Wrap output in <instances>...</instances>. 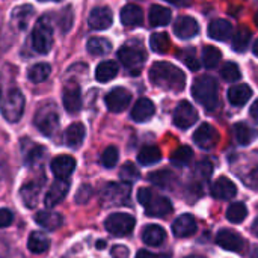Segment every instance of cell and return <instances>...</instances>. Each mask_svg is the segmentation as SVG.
<instances>
[{
	"instance_id": "obj_18",
	"label": "cell",
	"mask_w": 258,
	"mask_h": 258,
	"mask_svg": "<svg viewBox=\"0 0 258 258\" xmlns=\"http://www.w3.org/2000/svg\"><path fill=\"white\" fill-rule=\"evenodd\" d=\"M200 32V24L192 17H180L174 24V33L180 39H190Z\"/></svg>"
},
{
	"instance_id": "obj_17",
	"label": "cell",
	"mask_w": 258,
	"mask_h": 258,
	"mask_svg": "<svg viewBox=\"0 0 258 258\" xmlns=\"http://www.w3.org/2000/svg\"><path fill=\"white\" fill-rule=\"evenodd\" d=\"M51 172L54 174L56 178H62V180H68V177L74 172L76 169V159L68 156V154H62L57 156L51 160L50 163Z\"/></svg>"
},
{
	"instance_id": "obj_10",
	"label": "cell",
	"mask_w": 258,
	"mask_h": 258,
	"mask_svg": "<svg viewBox=\"0 0 258 258\" xmlns=\"http://www.w3.org/2000/svg\"><path fill=\"white\" fill-rule=\"evenodd\" d=\"M42 186H44V177L29 180L21 186V189H20L21 201L27 209H35L38 206V200H39Z\"/></svg>"
},
{
	"instance_id": "obj_37",
	"label": "cell",
	"mask_w": 258,
	"mask_h": 258,
	"mask_svg": "<svg viewBox=\"0 0 258 258\" xmlns=\"http://www.w3.org/2000/svg\"><path fill=\"white\" fill-rule=\"evenodd\" d=\"M88 51L94 56H103V54H107L112 48V44L110 41H107L106 38H91L88 41Z\"/></svg>"
},
{
	"instance_id": "obj_47",
	"label": "cell",
	"mask_w": 258,
	"mask_h": 258,
	"mask_svg": "<svg viewBox=\"0 0 258 258\" xmlns=\"http://www.w3.org/2000/svg\"><path fill=\"white\" fill-rule=\"evenodd\" d=\"M118 159H119V153H118V148L110 145L107 147L103 154H101V165L104 168H113L116 163H118Z\"/></svg>"
},
{
	"instance_id": "obj_21",
	"label": "cell",
	"mask_w": 258,
	"mask_h": 258,
	"mask_svg": "<svg viewBox=\"0 0 258 258\" xmlns=\"http://www.w3.org/2000/svg\"><path fill=\"white\" fill-rule=\"evenodd\" d=\"M156 113V106L148 98H139L132 109V119L136 122H147Z\"/></svg>"
},
{
	"instance_id": "obj_44",
	"label": "cell",
	"mask_w": 258,
	"mask_h": 258,
	"mask_svg": "<svg viewBox=\"0 0 258 258\" xmlns=\"http://www.w3.org/2000/svg\"><path fill=\"white\" fill-rule=\"evenodd\" d=\"M119 177L124 183H135L136 180H139V171L138 168L135 166V163L132 162H127L121 166L119 169Z\"/></svg>"
},
{
	"instance_id": "obj_54",
	"label": "cell",
	"mask_w": 258,
	"mask_h": 258,
	"mask_svg": "<svg viewBox=\"0 0 258 258\" xmlns=\"http://www.w3.org/2000/svg\"><path fill=\"white\" fill-rule=\"evenodd\" d=\"M136 258H159L156 254H153V252H150V251H147V249H142V251H139L138 254H136Z\"/></svg>"
},
{
	"instance_id": "obj_48",
	"label": "cell",
	"mask_w": 258,
	"mask_h": 258,
	"mask_svg": "<svg viewBox=\"0 0 258 258\" xmlns=\"http://www.w3.org/2000/svg\"><path fill=\"white\" fill-rule=\"evenodd\" d=\"M57 23L62 29V32H68L73 26V9L70 6L63 8L60 12H59V18H57Z\"/></svg>"
},
{
	"instance_id": "obj_28",
	"label": "cell",
	"mask_w": 258,
	"mask_h": 258,
	"mask_svg": "<svg viewBox=\"0 0 258 258\" xmlns=\"http://www.w3.org/2000/svg\"><path fill=\"white\" fill-rule=\"evenodd\" d=\"M32 17H33V8L30 5H23V6H18L12 11L11 21L18 30H24Z\"/></svg>"
},
{
	"instance_id": "obj_38",
	"label": "cell",
	"mask_w": 258,
	"mask_h": 258,
	"mask_svg": "<svg viewBox=\"0 0 258 258\" xmlns=\"http://www.w3.org/2000/svg\"><path fill=\"white\" fill-rule=\"evenodd\" d=\"M150 181L162 189H169L171 184L174 183V174L168 169H162V171H156L150 174Z\"/></svg>"
},
{
	"instance_id": "obj_26",
	"label": "cell",
	"mask_w": 258,
	"mask_h": 258,
	"mask_svg": "<svg viewBox=\"0 0 258 258\" xmlns=\"http://www.w3.org/2000/svg\"><path fill=\"white\" fill-rule=\"evenodd\" d=\"M144 20V12L138 5H125L121 9V23L128 27L139 26Z\"/></svg>"
},
{
	"instance_id": "obj_52",
	"label": "cell",
	"mask_w": 258,
	"mask_h": 258,
	"mask_svg": "<svg viewBox=\"0 0 258 258\" xmlns=\"http://www.w3.org/2000/svg\"><path fill=\"white\" fill-rule=\"evenodd\" d=\"M113 258H127L128 257V248L124 245H115L110 251Z\"/></svg>"
},
{
	"instance_id": "obj_24",
	"label": "cell",
	"mask_w": 258,
	"mask_h": 258,
	"mask_svg": "<svg viewBox=\"0 0 258 258\" xmlns=\"http://www.w3.org/2000/svg\"><path fill=\"white\" fill-rule=\"evenodd\" d=\"M85 136H86V128L82 122H74L71 124L65 135H63V141H65V145L70 147V148H79L83 141H85Z\"/></svg>"
},
{
	"instance_id": "obj_16",
	"label": "cell",
	"mask_w": 258,
	"mask_h": 258,
	"mask_svg": "<svg viewBox=\"0 0 258 258\" xmlns=\"http://www.w3.org/2000/svg\"><path fill=\"white\" fill-rule=\"evenodd\" d=\"M88 23H89V27L94 29V30H106L113 23L112 11L109 8H106V6L94 8L91 11V14H89Z\"/></svg>"
},
{
	"instance_id": "obj_9",
	"label": "cell",
	"mask_w": 258,
	"mask_h": 258,
	"mask_svg": "<svg viewBox=\"0 0 258 258\" xmlns=\"http://www.w3.org/2000/svg\"><path fill=\"white\" fill-rule=\"evenodd\" d=\"M197 121H198V112H197V109L189 101L178 103V106L174 110V124L178 128L186 130L189 127H192Z\"/></svg>"
},
{
	"instance_id": "obj_34",
	"label": "cell",
	"mask_w": 258,
	"mask_h": 258,
	"mask_svg": "<svg viewBox=\"0 0 258 258\" xmlns=\"http://www.w3.org/2000/svg\"><path fill=\"white\" fill-rule=\"evenodd\" d=\"M162 159V151L154 147V145H147L144 147L139 154H138V162L144 166H150V165H154L157 162H160Z\"/></svg>"
},
{
	"instance_id": "obj_55",
	"label": "cell",
	"mask_w": 258,
	"mask_h": 258,
	"mask_svg": "<svg viewBox=\"0 0 258 258\" xmlns=\"http://www.w3.org/2000/svg\"><path fill=\"white\" fill-rule=\"evenodd\" d=\"M249 113H251V116L255 119L258 122V100L251 106V110H249Z\"/></svg>"
},
{
	"instance_id": "obj_25",
	"label": "cell",
	"mask_w": 258,
	"mask_h": 258,
	"mask_svg": "<svg viewBox=\"0 0 258 258\" xmlns=\"http://www.w3.org/2000/svg\"><path fill=\"white\" fill-rule=\"evenodd\" d=\"M35 221L38 225H41L42 228L45 230H56L62 225L63 222V218L62 215L56 213V212H51V210H42V212H38L35 215Z\"/></svg>"
},
{
	"instance_id": "obj_39",
	"label": "cell",
	"mask_w": 258,
	"mask_h": 258,
	"mask_svg": "<svg viewBox=\"0 0 258 258\" xmlns=\"http://www.w3.org/2000/svg\"><path fill=\"white\" fill-rule=\"evenodd\" d=\"M194 159V151L190 147H180L177 151L172 153L171 156V163L178 166V168H183V166H187Z\"/></svg>"
},
{
	"instance_id": "obj_6",
	"label": "cell",
	"mask_w": 258,
	"mask_h": 258,
	"mask_svg": "<svg viewBox=\"0 0 258 258\" xmlns=\"http://www.w3.org/2000/svg\"><path fill=\"white\" fill-rule=\"evenodd\" d=\"M130 198L128 183H109L101 192V204L104 207H118L127 204Z\"/></svg>"
},
{
	"instance_id": "obj_27",
	"label": "cell",
	"mask_w": 258,
	"mask_h": 258,
	"mask_svg": "<svg viewBox=\"0 0 258 258\" xmlns=\"http://www.w3.org/2000/svg\"><path fill=\"white\" fill-rule=\"evenodd\" d=\"M252 97V89L248 85H236L228 91V100L233 106L242 107Z\"/></svg>"
},
{
	"instance_id": "obj_43",
	"label": "cell",
	"mask_w": 258,
	"mask_h": 258,
	"mask_svg": "<svg viewBox=\"0 0 258 258\" xmlns=\"http://www.w3.org/2000/svg\"><path fill=\"white\" fill-rule=\"evenodd\" d=\"M221 57H222V54L216 47H213V45L204 47V50H203V62H204L206 68H215L219 63Z\"/></svg>"
},
{
	"instance_id": "obj_4",
	"label": "cell",
	"mask_w": 258,
	"mask_h": 258,
	"mask_svg": "<svg viewBox=\"0 0 258 258\" xmlns=\"http://www.w3.org/2000/svg\"><path fill=\"white\" fill-rule=\"evenodd\" d=\"M53 45V27L47 15L41 17L32 32V47L39 54H47Z\"/></svg>"
},
{
	"instance_id": "obj_46",
	"label": "cell",
	"mask_w": 258,
	"mask_h": 258,
	"mask_svg": "<svg viewBox=\"0 0 258 258\" xmlns=\"http://www.w3.org/2000/svg\"><path fill=\"white\" fill-rule=\"evenodd\" d=\"M221 76H222V79L227 80V82H236V80H239V79L242 77V73H240V68H239L237 63H234V62H227V63L222 67V70H221Z\"/></svg>"
},
{
	"instance_id": "obj_15",
	"label": "cell",
	"mask_w": 258,
	"mask_h": 258,
	"mask_svg": "<svg viewBox=\"0 0 258 258\" xmlns=\"http://www.w3.org/2000/svg\"><path fill=\"white\" fill-rule=\"evenodd\" d=\"M62 103L68 113H77L82 109V92L77 83H68L62 92Z\"/></svg>"
},
{
	"instance_id": "obj_19",
	"label": "cell",
	"mask_w": 258,
	"mask_h": 258,
	"mask_svg": "<svg viewBox=\"0 0 258 258\" xmlns=\"http://www.w3.org/2000/svg\"><path fill=\"white\" fill-rule=\"evenodd\" d=\"M236 194H237V187L228 177H219L212 186V197L216 200H222V201L233 200Z\"/></svg>"
},
{
	"instance_id": "obj_33",
	"label": "cell",
	"mask_w": 258,
	"mask_h": 258,
	"mask_svg": "<svg viewBox=\"0 0 258 258\" xmlns=\"http://www.w3.org/2000/svg\"><path fill=\"white\" fill-rule=\"evenodd\" d=\"M27 246H29L30 252H33V254H42V252H45L50 248V239L44 233H41V231H33L29 236Z\"/></svg>"
},
{
	"instance_id": "obj_45",
	"label": "cell",
	"mask_w": 258,
	"mask_h": 258,
	"mask_svg": "<svg viewBox=\"0 0 258 258\" xmlns=\"http://www.w3.org/2000/svg\"><path fill=\"white\" fill-rule=\"evenodd\" d=\"M178 57L181 59V62H183L189 70H192V71L200 70V62H198V57H197L194 48H184V50L178 51Z\"/></svg>"
},
{
	"instance_id": "obj_23",
	"label": "cell",
	"mask_w": 258,
	"mask_h": 258,
	"mask_svg": "<svg viewBox=\"0 0 258 258\" xmlns=\"http://www.w3.org/2000/svg\"><path fill=\"white\" fill-rule=\"evenodd\" d=\"M209 36L216 39V41H227L233 35V26L222 18H216L209 24Z\"/></svg>"
},
{
	"instance_id": "obj_50",
	"label": "cell",
	"mask_w": 258,
	"mask_h": 258,
	"mask_svg": "<svg viewBox=\"0 0 258 258\" xmlns=\"http://www.w3.org/2000/svg\"><path fill=\"white\" fill-rule=\"evenodd\" d=\"M153 195H154V192H153L150 187H142V189H139V192H138V201L145 207V206L151 201Z\"/></svg>"
},
{
	"instance_id": "obj_42",
	"label": "cell",
	"mask_w": 258,
	"mask_h": 258,
	"mask_svg": "<svg viewBox=\"0 0 258 258\" xmlns=\"http://www.w3.org/2000/svg\"><path fill=\"white\" fill-rule=\"evenodd\" d=\"M150 47L154 53L163 54L169 48V38L166 33H153L150 38Z\"/></svg>"
},
{
	"instance_id": "obj_3",
	"label": "cell",
	"mask_w": 258,
	"mask_h": 258,
	"mask_svg": "<svg viewBox=\"0 0 258 258\" xmlns=\"http://www.w3.org/2000/svg\"><path fill=\"white\" fill-rule=\"evenodd\" d=\"M192 95L207 110H215L219 104L218 82L210 76H200L192 85Z\"/></svg>"
},
{
	"instance_id": "obj_8",
	"label": "cell",
	"mask_w": 258,
	"mask_h": 258,
	"mask_svg": "<svg viewBox=\"0 0 258 258\" xmlns=\"http://www.w3.org/2000/svg\"><path fill=\"white\" fill-rule=\"evenodd\" d=\"M135 224H136L135 218L128 213H112L106 219L104 227L110 234L122 237V236H127L133 231Z\"/></svg>"
},
{
	"instance_id": "obj_41",
	"label": "cell",
	"mask_w": 258,
	"mask_h": 258,
	"mask_svg": "<svg viewBox=\"0 0 258 258\" xmlns=\"http://www.w3.org/2000/svg\"><path fill=\"white\" fill-rule=\"evenodd\" d=\"M251 41V30L246 27H240L236 33H234V39H233V48L237 53H243L248 47Z\"/></svg>"
},
{
	"instance_id": "obj_49",
	"label": "cell",
	"mask_w": 258,
	"mask_h": 258,
	"mask_svg": "<svg viewBox=\"0 0 258 258\" xmlns=\"http://www.w3.org/2000/svg\"><path fill=\"white\" fill-rule=\"evenodd\" d=\"M14 213L9 209H0V228H6L12 224Z\"/></svg>"
},
{
	"instance_id": "obj_60",
	"label": "cell",
	"mask_w": 258,
	"mask_h": 258,
	"mask_svg": "<svg viewBox=\"0 0 258 258\" xmlns=\"http://www.w3.org/2000/svg\"><path fill=\"white\" fill-rule=\"evenodd\" d=\"M39 2H60V0H39Z\"/></svg>"
},
{
	"instance_id": "obj_1",
	"label": "cell",
	"mask_w": 258,
	"mask_h": 258,
	"mask_svg": "<svg viewBox=\"0 0 258 258\" xmlns=\"http://www.w3.org/2000/svg\"><path fill=\"white\" fill-rule=\"evenodd\" d=\"M150 80L157 88L171 92H181L186 86L184 73L168 62H156L150 68Z\"/></svg>"
},
{
	"instance_id": "obj_32",
	"label": "cell",
	"mask_w": 258,
	"mask_h": 258,
	"mask_svg": "<svg viewBox=\"0 0 258 258\" xmlns=\"http://www.w3.org/2000/svg\"><path fill=\"white\" fill-rule=\"evenodd\" d=\"M116 74H118V63L113 60H104L95 70V79L101 83L110 82L112 79L116 77Z\"/></svg>"
},
{
	"instance_id": "obj_13",
	"label": "cell",
	"mask_w": 258,
	"mask_h": 258,
	"mask_svg": "<svg viewBox=\"0 0 258 258\" xmlns=\"http://www.w3.org/2000/svg\"><path fill=\"white\" fill-rule=\"evenodd\" d=\"M130 100H132V94L125 88H115L106 95L104 103L110 112L119 113L127 109V106L130 104Z\"/></svg>"
},
{
	"instance_id": "obj_61",
	"label": "cell",
	"mask_w": 258,
	"mask_h": 258,
	"mask_svg": "<svg viewBox=\"0 0 258 258\" xmlns=\"http://www.w3.org/2000/svg\"><path fill=\"white\" fill-rule=\"evenodd\" d=\"M187 258H203V257H187Z\"/></svg>"
},
{
	"instance_id": "obj_2",
	"label": "cell",
	"mask_w": 258,
	"mask_h": 258,
	"mask_svg": "<svg viewBox=\"0 0 258 258\" xmlns=\"http://www.w3.org/2000/svg\"><path fill=\"white\" fill-rule=\"evenodd\" d=\"M24 106H26L24 95L15 85L11 88L0 89V109L6 121L18 122L24 113Z\"/></svg>"
},
{
	"instance_id": "obj_36",
	"label": "cell",
	"mask_w": 258,
	"mask_h": 258,
	"mask_svg": "<svg viewBox=\"0 0 258 258\" xmlns=\"http://www.w3.org/2000/svg\"><path fill=\"white\" fill-rule=\"evenodd\" d=\"M44 157H45V148L42 145H36L35 144V145L30 147V150L26 151L24 162H26V165L29 168H36V166H39L42 163Z\"/></svg>"
},
{
	"instance_id": "obj_40",
	"label": "cell",
	"mask_w": 258,
	"mask_h": 258,
	"mask_svg": "<svg viewBox=\"0 0 258 258\" xmlns=\"http://www.w3.org/2000/svg\"><path fill=\"white\" fill-rule=\"evenodd\" d=\"M248 210L243 203H234L227 210V219L233 224H240L246 219Z\"/></svg>"
},
{
	"instance_id": "obj_14",
	"label": "cell",
	"mask_w": 258,
	"mask_h": 258,
	"mask_svg": "<svg viewBox=\"0 0 258 258\" xmlns=\"http://www.w3.org/2000/svg\"><path fill=\"white\" fill-rule=\"evenodd\" d=\"M70 190V183L68 180H62L57 178L56 181L51 183L50 189L47 190L45 197H44V204L45 207H54L59 203H62L65 200V197L68 195Z\"/></svg>"
},
{
	"instance_id": "obj_5",
	"label": "cell",
	"mask_w": 258,
	"mask_h": 258,
	"mask_svg": "<svg viewBox=\"0 0 258 258\" xmlns=\"http://www.w3.org/2000/svg\"><path fill=\"white\" fill-rule=\"evenodd\" d=\"M33 122L44 136H53L59 128V113L56 104L51 101L42 104L38 109Z\"/></svg>"
},
{
	"instance_id": "obj_53",
	"label": "cell",
	"mask_w": 258,
	"mask_h": 258,
	"mask_svg": "<svg viewBox=\"0 0 258 258\" xmlns=\"http://www.w3.org/2000/svg\"><path fill=\"white\" fill-rule=\"evenodd\" d=\"M6 171H8V165H6V159L3 156V153L0 151V180L6 175Z\"/></svg>"
},
{
	"instance_id": "obj_51",
	"label": "cell",
	"mask_w": 258,
	"mask_h": 258,
	"mask_svg": "<svg viewBox=\"0 0 258 258\" xmlns=\"http://www.w3.org/2000/svg\"><path fill=\"white\" fill-rule=\"evenodd\" d=\"M243 181H245L249 187L258 189V166H255V168L248 174L246 178H243Z\"/></svg>"
},
{
	"instance_id": "obj_29",
	"label": "cell",
	"mask_w": 258,
	"mask_h": 258,
	"mask_svg": "<svg viewBox=\"0 0 258 258\" xmlns=\"http://www.w3.org/2000/svg\"><path fill=\"white\" fill-rule=\"evenodd\" d=\"M165 230L159 225H148L142 231V240L148 246H160L165 242Z\"/></svg>"
},
{
	"instance_id": "obj_56",
	"label": "cell",
	"mask_w": 258,
	"mask_h": 258,
	"mask_svg": "<svg viewBox=\"0 0 258 258\" xmlns=\"http://www.w3.org/2000/svg\"><path fill=\"white\" fill-rule=\"evenodd\" d=\"M251 231H252V234H254V236H257L258 237V219H255V222L252 224V227H251Z\"/></svg>"
},
{
	"instance_id": "obj_31",
	"label": "cell",
	"mask_w": 258,
	"mask_h": 258,
	"mask_svg": "<svg viewBox=\"0 0 258 258\" xmlns=\"http://www.w3.org/2000/svg\"><path fill=\"white\" fill-rule=\"evenodd\" d=\"M234 136L240 145H249L258 138V132L245 122H237L234 125Z\"/></svg>"
},
{
	"instance_id": "obj_57",
	"label": "cell",
	"mask_w": 258,
	"mask_h": 258,
	"mask_svg": "<svg viewBox=\"0 0 258 258\" xmlns=\"http://www.w3.org/2000/svg\"><path fill=\"white\" fill-rule=\"evenodd\" d=\"M252 51H254V54L258 57V39L255 41V44H254V47H252Z\"/></svg>"
},
{
	"instance_id": "obj_12",
	"label": "cell",
	"mask_w": 258,
	"mask_h": 258,
	"mask_svg": "<svg viewBox=\"0 0 258 258\" xmlns=\"http://www.w3.org/2000/svg\"><path fill=\"white\" fill-rule=\"evenodd\" d=\"M216 243L231 252H242L246 246L245 239L233 230H221L216 236Z\"/></svg>"
},
{
	"instance_id": "obj_58",
	"label": "cell",
	"mask_w": 258,
	"mask_h": 258,
	"mask_svg": "<svg viewBox=\"0 0 258 258\" xmlns=\"http://www.w3.org/2000/svg\"><path fill=\"white\" fill-rule=\"evenodd\" d=\"M166 2H169V3H180L181 0H166Z\"/></svg>"
},
{
	"instance_id": "obj_22",
	"label": "cell",
	"mask_w": 258,
	"mask_h": 258,
	"mask_svg": "<svg viewBox=\"0 0 258 258\" xmlns=\"http://www.w3.org/2000/svg\"><path fill=\"white\" fill-rule=\"evenodd\" d=\"M145 212L148 216L153 218H163L168 216L172 212V204L168 198L165 197H159V195H153L151 201L145 206Z\"/></svg>"
},
{
	"instance_id": "obj_30",
	"label": "cell",
	"mask_w": 258,
	"mask_h": 258,
	"mask_svg": "<svg viewBox=\"0 0 258 258\" xmlns=\"http://www.w3.org/2000/svg\"><path fill=\"white\" fill-rule=\"evenodd\" d=\"M148 20H150V24L154 26V27L166 26V24H169V21H171V11H169L168 8H165V6L153 5V6L150 8Z\"/></svg>"
},
{
	"instance_id": "obj_35",
	"label": "cell",
	"mask_w": 258,
	"mask_h": 258,
	"mask_svg": "<svg viewBox=\"0 0 258 258\" xmlns=\"http://www.w3.org/2000/svg\"><path fill=\"white\" fill-rule=\"evenodd\" d=\"M50 73H51V68H50L48 63H44V62L35 63V65H32V67L29 68V71H27V79H29L32 83H42V82H45V80L48 79Z\"/></svg>"
},
{
	"instance_id": "obj_7",
	"label": "cell",
	"mask_w": 258,
	"mask_h": 258,
	"mask_svg": "<svg viewBox=\"0 0 258 258\" xmlns=\"http://www.w3.org/2000/svg\"><path fill=\"white\" fill-rule=\"evenodd\" d=\"M118 59L132 74H139V71L142 70L144 63L147 60V53L142 48L124 45L118 51Z\"/></svg>"
},
{
	"instance_id": "obj_20",
	"label": "cell",
	"mask_w": 258,
	"mask_h": 258,
	"mask_svg": "<svg viewBox=\"0 0 258 258\" xmlns=\"http://www.w3.org/2000/svg\"><path fill=\"white\" fill-rule=\"evenodd\" d=\"M198 230V225H197V221L192 215H181L178 216L174 224H172V233L174 236L177 237H190L197 233Z\"/></svg>"
},
{
	"instance_id": "obj_11",
	"label": "cell",
	"mask_w": 258,
	"mask_h": 258,
	"mask_svg": "<svg viewBox=\"0 0 258 258\" xmlns=\"http://www.w3.org/2000/svg\"><path fill=\"white\" fill-rule=\"evenodd\" d=\"M194 142L203 150H213L219 142V133L213 125L201 124L198 130L194 133Z\"/></svg>"
},
{
	"instance_id": "obj_59",
	"label": "cell",
	"mask_w": 258,
	"mask_h": 258,
	"mask_svg": "<svg viewBox=\"0 0 258 258\" xmlns=\"http://www.w3.org/2000/svg\"><path fill=\"white\" fill-rule=\"evenodd\" d=\"M254 20H255V24H257V26H258V12H257V14H255V18H254Z\"/></svg>"
}]
</instances>
